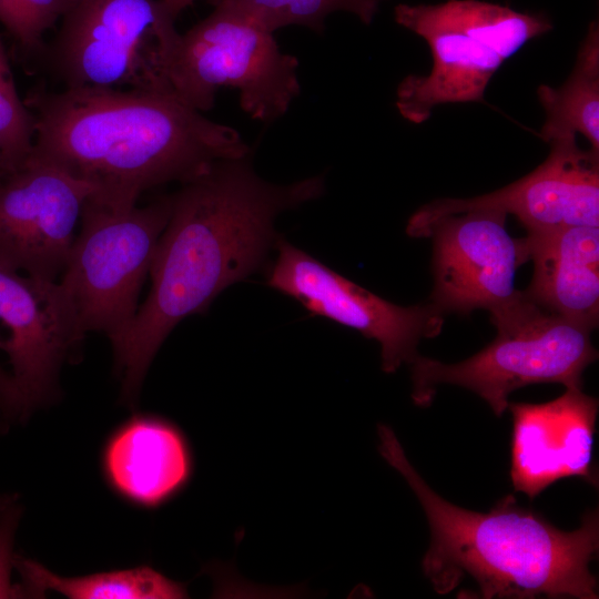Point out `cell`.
<instances>
[{
  "instance_id": "cell-1",
  "label": "cell",
  "mask_w": 599,
  "mask_h": 599,
  "mask_svg": "<svg viewBox=\"0 0 599 599\" xmlns=\"http://www.w3.org/2000/svg\"><path fill=\"white\" fill-rule=\"evenodd\" d=\"M324 191L323 175L283 185L263 180L251 153L217 160L182 183L154 252L150 293L114 356L123 399L136 398L152 359L183 318L204 312L263 264L277 242L276 217Z\"/></svg>"
},
{
  "instance_id": "cell-2",
  "label": "cell",
  "mask_w": 599,
  "mask_h": 599,
  "mask_svg": "<svg viewBox=\"0 0 599 599\" xmlns=\"http://www.w3.org/2000/svg\"><path fill=\"white\" fill-rule=\"evenodd\" d=\"M24 102L34 121L31 155L87 183L90 199L108 206H133L151 189L251 153L234 128L171 92L37 88Z\"/></svg>"
},
{
  "instance_id": "cell-3",
  "label": "cell",
  "mask_w": 599,
  "mask_h": 599,
  "mask_svg": "<svg viewBox=\"0 0 599 599\" xmlns=\"http://www.w3.org/2000/svg\"><path fill=\"white\" fill-rule=\"evenodd\" d=\"M378 449L419 500L430 529L422 568L439 595L473 579L480 598L597 599L589 565L599 547L598 509L580 527L558 529L542 515L502 497L488 512L454 505L435 493L413 467L396 435L378 426Z\"/></svg>"
},
{
  "instance_id": "cell-4",
  "label": "cell",
  "mask_w": 599,
  "mask_h": 599,
  "mask_svg": "<svg viewBox=\"0 0 599 599\" xmlns=\"http://www.w3.org/2000/svg\"><path fill=\"white\" fill-rule=\"evenodd\" d=\"M489 314L497 335L471 357L455 364L416 357L412 363L416 405H429L436 387L450 384L476 393L500 417L509 395L524 386L557 383L581 388L585 369L598 358L591 329L546 311L522 291Z\"/></svg>"
},
{
  "instance_id": "cell-5",
  "label": "cell",
  "mask_w": 599,
  "mask_h": 599,
  "mask_svg": "<svg viewBox=\"0 0 599 599\" xmlns=\"http://www.w3.org/2000/svg\"><path fill=\"white\" fill-rule=\"evenodd\" d=\"M172 211V194L144 206L88 199L59 283L81 331L103 333L114 356L135 319L139 296Z\"/></svg>"
},
{
  "instance_id": "cell-6",
  "label": "cell",
  "mask_w": 599,
  "mask_h": 599,
  "mask_svg": "<svg viewBox=\"0 0 599 599\" xmlns=\"http://www.w3.org/2000/svg\"><path fill=\"white\" fill-rule=\"evenodd\" d=\"M60 21L42 55L64 88L173 93L180 33L161 0H74Z\"/></svg>"
},
{
  "instance_id": "cell-7",
  "label": "cell",
  "mask_w": 599,
  "mask_h": 599,
  "mask_svg": "<svg viewBox=\"0 0 599 599\" xmlns=\"http://www.w3.org/2000/svg\"><path fill=\"white\" fill-rule=\"evenodd\" d=\"M177 39L170 69L172 92L191 108L205 112L216 92L234 88L240 105L252 119L273 122L300 95L296 57L278 48L273 32L224 4Z\"/></svg>"
},
{
  "instance_id": "cell-8",
  "label": "cell",
  "mask_w": 599,
  "mask_h": 599,
  "mask_svg": "<svg viewBox=\"0 0 599 599\" xmlns=\"http://www.w3.org/2000/svg\"><path fill=\"white\" fill-rule=\"evenodd\" d=\"M277 257L267 284L308 312L358 331L380 345L382 368L396 372L418 356L423 338L437 336L445 314L433 303L399 306L334 272L286 241L277 240Z\"/></svg>"
},
{
  "instance_id": "cell-9",
  "label": "cell",
  "mask_w": 599,
  "mask_h": 599,
  "mask_svg": "<svg viewBox=\"0 0 599 599\" xmlns=\"http://www.w3.org/2000/svg\"><path fill=\"white\" fill-rule=\"evenodd\" d=\"M92 193L87 183L30 154L17 171L0 177V264L57 281Z\"/></svg>"
},
{
  "instance_id": "cell-10",
  "label": "cell",
  "mask_w": 599,
  "mask_h": 599,
  "mask_svg": "<svg viewBox=\"0 0 599 599\" xmlns=\"http://www.w3.org/2000/svg\"><path fill=\"white\" fill-rule=\"evenodd\" d=\"M547 159L529 174L470 199H438L420 206L406 225L426 237L438 220L468 211L515 215L527 231L599 225V154L579 149L576 138L552 140Z\"/></svg>"
},
{
  "instance_id": "cell-11",
  "label": "cell",
  "mask_w": 599,
  "mask_h": 599,
  "mask_svg": "<svg viewBox=\"0 0 599 599\" xmlns=\"http://www.w3.org/2000/svg\"><path fill=\"white\" fill-rule=\"evenodd\" d=\"M84 336L58 280L0 264V349L12 368L20 419L57 397L60 369Z\"/></svg>"
},
{
  "instance_id": "cell-12",
  "label": "cell",
  "mask_w": 599,
  "mask_h": 599,
  "mask_svg": "<svg viewBox=\"0 0 599 599\" xmlns=\"http://www.w3.org/2000/svg\"><path fill=\"white\" fill-rule=\"evenodd\" d=\"M507 214L475 210L436 221L430 303L444 314L491 312L515 298L517 268L528 262L521 238L506 229Z\"/></svg>"
},
{
  "instance_id": "cell-13",
  "label": "cell",
  "mask_w": 599,
  "mask_h": 599,
  "mask_svg": "<svg viewBox=\"0 0 599 599\" xmlns=\"http://www.w3.org/2000/svg\"><path fill=\"white\" fill-rule=\"evenodd\" d=\"M512 415L510 478L516 491L536 498L554 483L581 477L597 486L592 446L598 399L567 388L542 404L509 403Z\"/></svg>"
},
{
  "instance_id": "cell-14",
  "label": "cell",
  "mask_w": 599,
  "mask_h": 599,
  "mask_svg": "<svg viewBox=\"0 0 599 599\" xmlns=\"http://www.w3.org/2000/svg\"><path fill=\"white\" fill-rule=\"evenodd\" d=\"M394 16L398 24L425 39L433 55L427 75L410 74L398 84L396 106L403 118L422 123L437 105L483 101L505 61L499 54L446 21L435 4L400 3Z\"/></svg>"
},
{
  "instance_id": "cell-15",
  "label": "cell",
  "mask_w": 599,
  "mask_h": 599,
  "mask_svg": "<svg viewBox=\"0 0 599 599\" xmlns=\"http://www.w3.org/2000/svg\"><path fill=\"white\" fill-rule=\"evenodd\" d=\"M532 278L525 295L589 329L599 319V229L575 225L527 231L521 238Z\"/></svg>"
},
{
  "instance_id": "cell-16",
  "label": "cell",
  "mask_w": 599,
  "mask_h": 599,
  "mask_svg": "<svg viewBox=\"0 0 599 599\" xmlns=\"http://www.w3.org/2000/svg\"><path fill=\"white\" fill-rule=\"evenodd\" d=\"M102 467L119 496L149 508L162 505L185 486L192 459L174 425L161 417L136 415L108 439Z\"/></svg>"
},
{
  "instance_id": "cell-17",
  "label": "cell",
  "mask_w": 599,
  "mask_h": 599,
  "mask_svg": "<svg viewBox=\"0 0 599 599\" xmlns=\"http://www.w3.org/2000/svg\"><path fill=\"white\" fill-rule=\"evenodd\" d=\"M537 94L546 112L540 136L544 141L583 135L599 154V29L589 26L579 47L575 67L559 87L539 85Z\"/></svg>"
},
{
  "instance_id": "cell-18",
  "label": "cell",
  "mask_w": 599,
  "mask_h": 599,
  "mask_svg": "<svg viewBox=\"0 0 599 599\" xmlns=\"http://www.w3.org/2000/svg\"><path fill=\"white\" fill-rule=\"evenodd\" d=\"M21 587L28 597H42L48 590L71 599H165L183 598L184 587L151 567L63 577L41 564L16 556Z\"/></svg>"
},
{
  "instance_id": "cell-19",
  "label": "cell",
  "mask_w": 599,
  "mask_h": 599,
  "mask_svg": "<svg viewBox=\"0 0 599 599\" xmlns=\"http://www.w3.org/2000/svg\"><path fill=\"white\" fill-rule=\"evenodd\" d=\"M435 8L446 21L487 44L504 60L552 29L545 14L522 13L478 0H447Z\"/></svg>"
},
{
  "instance_id": "cell-20",
  "label": "cell",
  "mask_w": 599,
  "mask_h": 599,
  "mask_svg": "<svg viewBox=\"0 0 599 599\" xmlns=\"http://www.w3.org/2000/svg\"><path fill=\"white\" fill-rule=\"evenodd\" d=\"M213 6H229L252 18L271 32L297 24L316 32L324 30L327 16L337 11L355 14L370 24L382 0H209Z\"/></svg>"
},
{
  "instance_id": "cell-21",
  "label": "cell",
  "mask_w": 599,
  "mask_h": 599,
  "mask_svg": "<svg viewBox=\"0 0 599 599\" xmlns=\"http://www.w3.org/2000/svg\"><path fill=\"white\" fill-rule=\"evenodd\" d=\"M33 142V115L19 95L0 37V177L17 171L29 159Z\"/></svg>"
},
{
  "instance_id": "cell-22",
  "label": "cell",
  "mask_w": 599,
  "mask_h": 599,
  "mask_svg": "<svg viewBox=\"0 0 599 599\" xmlns=\"http://www.w3.org/2000/svg\"><path fill=\"white\" fill-rule=\"evenodd\" d=\"M74 0H0V23L28 55H42L44 34Z\"/></svg>"
},
{
  "instance_id": "cell-23",
  "label": "cell",
  "mask_w": 599,
  "mask_h": 599,
  "mask_svg": "<svg viewBox=\"0 0 599 599\" xmlns=\"http://www.w3.org/2000/svg\"><path fill=\"white\" fill-rule=\"evenodd\" d=\"M21 516L14 502L0 514V599L26 598L21 585H13L11 572L14 568V536Z\"/></svg>"
},
{
  "instance_id": "cell-24",
  "label": "cell",
  "mask_w": 599,
  "mask_h": 599,
  "mask_svg": "<svg viewBox=\"0 0 599 599\" xmlns=\"http://www.w3.org/2000/svg\"><path fill=\"white\" fill-rule=\"evenodd\" d=\"M0 416L20 418L19 404L11 375L0 367Z\"/></svg>"
},
{
  "instance_id": "cell-25",
  "label": "cell",
  "mask_w": 599,
  "mask_h": 599,
  "mask_svg": "<svg viewBox=\"0 0 599 599\" xmlns=\"http://www.w3.org/2000/svg\"><path fill=\"white\" fill-rule=\"evenodd\" d=\"M195 0H161L169 12L176 19V17Z\"/></svg>"
},
{
  "instance_id": "cell-26",
  "label": "cell",
  "mask_w": 599,
  "mask_h": 599,
  "mask_svg": "<svg viewBox=\"0 0 599 599\" xmlns=\"http://www.w3.org/2000/svg\"><path fill=\"white\" fill-rule=\"evenodd\" d=\"M13 502H14V498L10 496L0 495V514L4 511Z\"/></svg>"
}]
</instances>
